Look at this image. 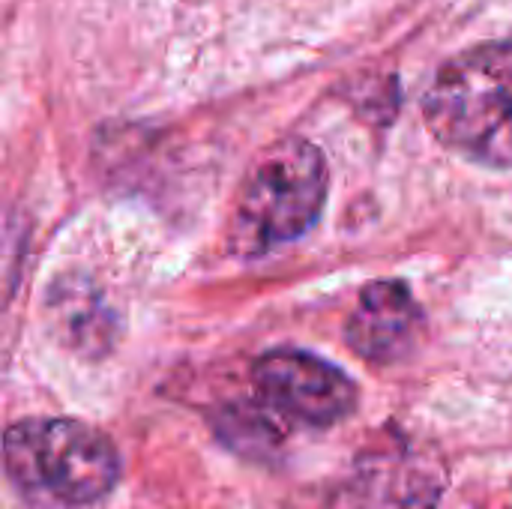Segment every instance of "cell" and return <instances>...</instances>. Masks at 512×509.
<instances>
[{
	"label": "cell",
	"mask_w": 512,
	"mask_h": 509,
	"mask_svg": "<svg viewBox=\"0 0 512 509\" xmlns=\"http://www.w3.org/2000/svg\"><path fill=\"white\" fill-rule=\"evenodd\" d=\"M48 318L66 348L75 354L99 357L108 351L114 336V318L105 309L102 297L81 285V279H66L51 288Z\"/></svg>",
	"instance_id": "obj_7"
},
{
	"label": "cell",
	"mask_w": 512,
	"mask_h": 509,
	"mask_svg": "<svg viewBox=\"0 0 512 509\" xmlns=\"http://www.w3.org/2000/svg\"><path fill=\"white\" fill-rule=\"evenodd\" d=\"M3 462L21 498L42 507H90L120 480L114 441L69 417L12 423L3 435Z\"/></svg>",
	"instance_id": "obj_2"
},
{
	"label": "cell",
	"mask_w": 512,
	"mask_h": 509,
	"mask_svg": "<svg viewBox=\"0 0 512 509\" xmlns=\"http://www.w3.org/2000/svg\"><path fill=\"white\" fill-rule=\"evenodd\" d=\"M420 324L423 315L411 288L399 279H381L363 288L345 324V342L366 363L393 366L414 351Z\"/></svg>",
	"instance_id": "obj_6"
},
{
	"label": "cell",
	"mask_w": 512,
	"mask_h": 509,
	"mask_svg": "<svg viewBox=\"0 0 512 509\" xmlns=\"http://www.w3.org/2000/svg\"><path fill=\"white\" fill-rule=\"evenodd\" d=\"M432 135L471 162L512 168V39L447 60L423 96Z\"/></svg>",
	"instance_id": "obj_1"
},
{
	"label": "cell",
	"mask_w": 512,
	"mask_h": 509,
	"mask_svg": "<svg viewBox=\"0 0 512 509\" xmlns=\"http://www.w3.org/2000/svg\"><path fill=\"white\" fill-rule=\"evenodd\" d=\"M252 384L270 411L300 426L327 429L357 408V384L333 363L297 348L264 354L252 366Z\"/></svg>",
	"instance_id": "obj_5"
},
{
	"label": "cell",
	"mask_w": 512,
	"mask_h": 509,
	"mask_svg": "<svg viewBox=\"0 0 512 509\" xmlns=\"http://www.w3.org/2000/svg\"><path fill=\"white\" fill-rule=\"evenodd\" d=\"M330 189L324 153L303 141L285 138L273 144L240 186L231 222V252L252 258L303 237L321 216Z\"/></svg>",
	"instance_id": "obj_3"
},
{
	"label": "cell",
	"mask_w": 512,
	"mask_h": 509,
	"mask_svg": "<svg viewBox=\"0 0 512 509\" xmlns=\"http://www.w3.org/2000/svg\"><path fill=\"white\" fill-rule=\"evenodd\" d=\"M447 465L426 447L387 441L357 453L327 495V509H438Z\"/></svg>",
	"instance_id": "obj_4"
}]
</instances>
